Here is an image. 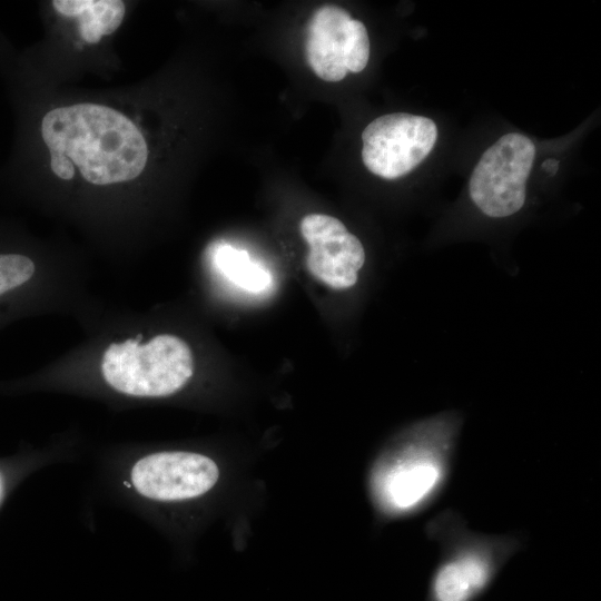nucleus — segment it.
I'll return each mask as SVG.
<instances>
[{
  "label": "nucleus",
  "instance_id": "obj_3",
  "mask_svg": "<svg viewBox=\"0 0 601 601\" xmlns=\"http://www.w3.org/2000/svg\"><path fill=\"white\" fill-rule=\"evenodd\" d=\"M425 535L440 552L430 601H474L524 543L521 534L473 531L452 509L432 518L425 524Z\"/></svg>",
  "mask_w": 601,
  "mask_h": 601
},
{
  "label": "nucleus",
  "instance_id": "obj_14",
  "mask_svg": "<svg viewBox=\"0 0 601 601\" xmlns=\"http://www.w3.org/2000/svg\"><path fill=\"white\" fill-rule=\"evenodd\" d=\"M50 167L52 171L65 180H70L75 176V166L70 159L62 155H51Z\"/></svg>",
  "mask_w": 601,
  "mask_h": 601
},
{
  "label": "nucleus",
  "instance_id": "obj_12",
  "mask_svg": "<svg viewBox=\"0 0 601 601\" xmlns=\"http://www.w3.org/2000/svg\"><path fill=\"white\" fill-rule=\"evenodd\" d=\"M36 272V264L29 256L0 253V296L30 282Z\"/></svg>",
  "mask_w": 601,
  "mask_h": 601
},
{
  "label": "nucleus",
  "instance_id": "obj_15",
  "mask_svg": "<svg viewBox=\"0 0 601 601\" xmlns=\"http://www.w3.org/2000/svg\"><path fill=\"white\" fill-rule=\"evenodd\" d=\"M559 160L549 158L542 164V168L549 174L554 175L559 169Z\"/></svg>",
  "mask_w": 601,
  "mask_h": 601
},
{
  "label": "nucleus",
  "instance_id": "obj_6",
  "mask_svg": "<svg viewBox=\"0 0 601 601\" xmlns=\"http://www.w3.org/2000/svg\"><path fill=\"white\" fill-rule=\"evenodd\" d=\"M436 139V125L427 117L407 112L383 115L362 132V159L372 174L396 179L416 168Z\"/></svg>",
  "mask_w": 601,
  "mask_h": 601
},
{
  "label": "nucleus",
  "instance_id": "obj_2",
  "mask_svg": "<svg viewBox=\"0 0 601 601\" xmlns=\"http://www.w3.org/2000/svg\"><path fill=\"white\" fill-rule=\"evenodd\" d=\"M50 155L71 160L93 185L132 180L144 170L148 148L135 124L119 111L96 104L52 109L41 120Z\"/></svg>",
  "mask_w": 601,
  "mask_h": 601
},
{
  "label": "nucleus",
  "instance_id": "obj_4",
  "mask_svg": "<svg viewBox=\"0 0 601 601\" xmlns=\"http://www.w3.org/2000/svg\"><path fill=\"white\" fill-rule=\"evenodd\" d=\"M101 384L124 397L161 398L181 391L195 372L193 351L181 337L158 333L116 337L95 362Z\"/></svg>",
  "mask_w": 601,
  "mask_h": 601
},
{
  "label": "nucleus",
  "instance_id": "obj_1",
  "mask_svg": "<svg viewBox=\"0 0 601 601\" xmlns=\"http://www.w3.org/2000/svg\"><path fill=\"white\" fill-rule=\"evenodd\" d=\"M457 430L453 416L425 421L376 460L370 486L383 516L417 515L439 501L453 472Z\"/></svg>",
  "mask_w": 601,
  "mask_h": 601
},
{
  "label": "nucleus",
  "instance_id": "obj_5",
  "mask_svg": "<svg viewBox=\"0 0 601 601\" xmlns=\"http://www.w3.org/2000/svg\"><path fill=\"white\" fill-rule=\"evenodd\" d=\"M534 156V144L526 136L511 132L499 138L472 171L469 191L474 205L492 218L518 213L525 203Z\"/></svg>",
  "mask_w": 601,
  "mask_h": 601
},
{
  "label": "nucleus",
  "instance_id": "obj_10",
  "mask_svg": "<svg viewBox=\"0 0 601 601\" xmlns=\"http://www.w3.org/2000/svg\"><path fill=\"white\" fill-rule=\"evenodd\" d=\"M53 8L67 17H77L81 38L97 43L112 33L125 16V3L118 0H56Z\"/></svg>",
  "mask_w": 601,
  "mask_h": 601
},
{
  "label": "nucleus",
  "instance_id": "obj_13",
  "mask_svg": "<svg viewBox=\"0 0 601 601\" xmlns=\"http://www.w3.org/2000/svg\"><path fill=\"white\" fill-rule=\"evenodd\" d=\"M370 59V38L363 22L352 19L345 43V66L347 71L361 72Z\"/></svg>",
  "mask_w": 601,
  "mask_h": 601
},
{
  "label": "nucleus",
  "instance_id": "obj_9",
  "mask_svg": "<svg viewBox=\"0 0 601 601\" xmlns=\"http://www.w3.org/2000/svg\"><path fill=\"white\" fill-rule=\"evenodd\" d=\"M351 14L343 8L326 4L318 8L307 24L306 60L314 73L324 81L345 78V43Z\"/></svg>",
  "mask_w": 601,
  "mask_h": 601
},
{
  "label": "nucleus",
  "instance_id": "obj_7",
  "mask_svg": "<svg viewBox=\"0 0 601 601\" xmlns=\"http://www.w3.org/2000/svg\"><path fill=\"white\" fill-rule=\"evenodd\" d=\"M219 479L216 462L188 451L154 452L137 459L128 481L141 497L155 502H181L209 492Z\"/></svg>",
  "mask_w": 601,
  "mask_h": 601
},
{
  "label": "nucleus",
  "instance_id": "obj_11",
  "mask_svg": "<svg viewBox=\"0 0 601 601\" xmlns=\"http://www.w3.org/2000/svg\"><path fill=\"white\" fill-rule=\"evenodd\" d=\"M220 274L236 286L250 293L263 292L270 283L269 273L250 260L248 253L221 245L214 257Z\"/></svg>",
  "mask_w": 601,
  "mask_h": 601
},
{
  "label": "nucleus",
  "instance_id": "obj_8",
  "mask_svg": "<svg viewBox=\"0 0 601 601\" xmlns=\"http://www.w3.org/2000/svg\"><path fill=\"white\" fill-rule=\"evenodd\" d=\"M299 228L308 245L306 266L309 273L334 289L353 287L365 263L361 240L329 215H306Z\"/></svg>",
  "mask_w": 601,
  "mask_h": 601
},
{
  "label": "nucleus",
  "instance_id": "obj_16",
  "mask_svg": "<svg viewBox=\"0 0 601 601\" xmlns=\"http://www.w3.org/2000/svg\"><path fill=\"white\" fill-rule=\"evenodd\" d=\"M0 494H1V481H0Z\"/></svg>",
  "mask_w": 601,
  "mask_h": 601
}]
</instances>
